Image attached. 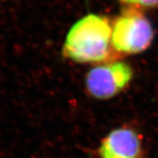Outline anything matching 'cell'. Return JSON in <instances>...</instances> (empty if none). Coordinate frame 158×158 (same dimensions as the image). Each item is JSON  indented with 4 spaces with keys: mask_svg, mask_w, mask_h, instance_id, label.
<instances>
[{
    "mask_svg": "<svg viewBox=\"0 0 158 158\" xmlns=\"http://www.w3.org/2000/svg\"><path fill=\"white\" fill-rule=\"evenodd\" d=\"M112 23L107 18L88 14L69 30L62 48L63 56L79 63L104 62L113 53Z\"/></svg>",
    "mask_w": 158,
    "mask_h": 158,
    "instance_id": "obj_1",
    "label": "cell"
},
{
    "mask_svg": "<svg viewBox=\"0 0 158 158\" xmlns=\"http://www.w3.org/2000/svg\"><path fill=\"white\" fill-rule=\"evenodd\" d=\"M112 45L120 54L133 55L145 51L152 43L154 30L141 10L129 6L112 23Z\"/></svg>",
    "mask_w": 158,
    "mask_h": 158,
    "instance_id": "obj_2",
    "label": "cell"
},
{
    "mask_svg": "<svg viewBox=\"0 0 158 158\" xmlns=\"http://www.w3.org/2000/svg\"><path fill=\"white\" fill-rule=\"evenodd\" d=\"M128 63L112 61L91 69L86 76V89L98 99H108L125 90L133 78Z\"/></svg>",
    "mask_w": 158,
    "mask_h": 158,
    "instance_id": "obj_3",
    "label": "cell"
},
{
    "mask_svg": "<svg viewBox=\"0 0 158 158\" xmlns=\"http://www.w3.org/2000/svg\"><path fill=\"white\" fill-rule=\"evenodd\" d=\"M98 152L101 158H139L140 138L130 128L113 130L102 141Z\"/></svg>",
    "mask_w": 158,
    "mask_h": 158,
    "instance_id": "obj_4",
    "label": "cell"
},
{
    "mask_svg": "<svg viewBox=\"0 0 158 158\" xmlns=\"http://www.w3.org/2000/svg\"><path fill=\"white\" fill-rule=\"evenodd\" d=\"M120 2L126 5L134 7H146V8H154L158 6V0H119Z\"/></svg>",
    "mask_w": 158,
    "mask_h": 158,
    "instance_id": "obj_5",
    "label": "cell"
}]
</instances>
